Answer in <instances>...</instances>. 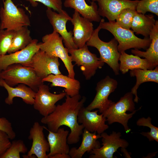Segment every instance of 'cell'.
<instances>
[{"label": "cell", "instance_id": "6da1fadb", "mask_svg": "<svg viewBox=\"0 0 158 158\" xmlns=\"http://www.w3.org/2000/svg\"><path fill=\"white\" fill-rule=\"evenodd\" d=\"M65 102L61 104L56 105L54 111L41 120V122L47 125L48 129L56 132L60 127L64 125L71 129L67 138V143L76 144L80 140L84 127L79 124L78 116L81 108L83 107L86 97L79 94L72 97L66 95Z\"/></svg>", "mask_w": 158, "mask_h": 158}, {"label": "cell", "instance_id": "7a4b0ae2", "mask_svg": "<svg viewBox=\"0 0 158 158\" xmlns=\"http://www.w3.org/2000/svg\"><path fill=\"white\" fill-rule=\"evenodd\" d=\"M99 22L101 29L109 31L117 41L118 50L120 53L131 48L146 50L150 45L151 40L149 37L139 38L132 30L120 26L115 21L106 22L102 18Z\"/></svg>", "mask_w": 158, "mask_h": 158}, {"label": "cell", "instance_id": "3957f363", "mask_svg": "<svg viewBox=\"0 0 158 158\" xmlns=\"http://www.w3.org/2000/svg\"><path fill=\"white\" fill-rule=\"evenodd\" d=\"M0 79L11 87L25 84L36 92L39 86L44 84L42 79L37 75L32 68L20 64L10 65L0 71Z\"/></svg>", "mask_w": 158, "mask_h": 158}, {"label": "cell", "instance_id": "277c9868", "mask_svg": "<svg viewBox=\"0 0 158 158\" xmlns=\"http://www.w3.org/2000/svg\"><path fill=\"white\" fill-rule=\"evenodd\" d=\"M133 100V94L130 92L126 93L116 103L114 102L104 112L103 116L106 118L109 124L118 122L123 126L128 133L131 131L128 123L129 119L138 110H135V104Z\"/></svg>", "mask_w": 158, "mask_h": 158}, {"label": "cell", "instance_id": "5b68a950", "mask_svg": "<svg viewBox=\"0 0 158 158\" xmlns=\"http://www.w3.org/2000/svg\"><path fill=\"white\" fill-rule=\"evenodd\" d=\"M99 25L93 31L92 34L86 43L88 46L96 48L100 54V60L106 63L112 68L115 74H119L118 63L121 53L118 51V42L115 38L108 42H104L99 37L98 33L101 29Z\"/></svg>", "mask_w": 158, "mask_h": 158}, {"label": "cell", "instance_id": "8992f818", "mask_svg": "<svg viewBox=\"0 0 158 158\" xmlns=\"http://www.w3.org/2000/svg\"><path fill=\"white\" fill-rule=\"evenodd\" d=\"M42 40V42L38 43L40 49L49 55L60 58L68 71V76L75 78L74 65L72 64L71 56L68 54V49L63 45L61 37L53 31L51 33L43 36Z\"/></svg>", "mask_w": 158, "mask_h": 158}, {"label": "cell", "instance_id": "52a82bcc", "mask_svg": "<svg viewBox=\"0 0 158 158\" xmlns=\"http://www.w3.org/2000/svg\"><path fill=\"white\" fill-rule=\"evenodd\" d=\"M0 29L16 30L30 25L29 16L22 8H18L12 0H5L0 10Z\"/></svg>", "mask_w": 158, "mask_h": 158}, {"label": "cell", "instance_id": "ba28073f", "mask_svg": "<svg viewBox=\"0 0 158 158\" xmlns=\"http://www.w3.org/2000/svg\"><path fill=\"white\" fill-rule=\"evenodd\" d=\"M86 44L80 48L68 49L72 61L80 66L86 80H90L95 74L98 69L102 68L104 63L101 61L97 55L91 52Z\"/></svg>", "mask_w": 158, "mask_h": 158}, {"label": "cell", "instance_id": "9c48e42d", "mask_svg": "<svg viewBox=\"0 0 158 158\" xmlns=\"http://www.w3.org/2000/svg\"><path fill=\"white\" fill-rule=\"evenodd\" d=\"M118 85L117 81L107 76L99 81L95 88L96 94L92 101L86 108L88 110L97 109L100 113L104 112L114 102L108 99L109 95L114 92Z\"/></svg>", "mask_w": 158, "mask_h": 158}, {"label": "cell", "instance_id": "30bf717a", "mask_svg": "<svg viewBox=\"0 0 158 158\" xmlns=\"http://www.w3.org/2000/svg\"><path fill=\"white\" fill-rule=\"evenodd\" d=\"M59 59L40 49L33 56L29 66L42 79L51 74H61L59 68L60 64Z\"/></svg>", "mask_w": 158, "mask_h": 158}, {"label": "cell", "instance_id": "8fae6325", "mask_svg": "<svg viewBox=\"0 0 158 158\" xmlns=\"http://www.w3.org/2000/svg\"><path fill=\"white\" fill-rule=\"evenodd\" d=\"M100 135L103 146L94 149L90 153L89 158H113L114 153L119 147L127 148L128 142L125 140L121 139V133L113 131L110 135L103 132Z\"/></svg>", "mask_w": 158, "mask_h": 158}, {"label": "cell", "instance_id": "7c38bea8", "mask_svg": "<svg viewBox=\"0 0 158 158\" xmlns=\"http://www.w3.org/2000/svg\"><path fill=\"white\" fill-rule=\"evenodd\" d=\"M66 95L65 92L59 94L52 93L49 91L48 85L42 84L36 92L33 108L43 117L46 116L54 111L56 103Z\"/></svg>", "mask_w": 158, "mask_h": 158}, {"label": "cell", "instance_id": "4fadbf2b", "mask_svg": "<svg viewBox=\"0 0 158 158\" xmlns=\"http://www.w3.org/2000/svg\"><path fill=\"white\" fill-rule=\"evenodd\" d=\"M46 12L53 31L61 35L66 47L68 49H78L73 42V32H68L66 28V23L71 19L66 11L63 10L61 12L57 13L47 7Z\"/></svg>", "mask_w": 158, "mask_h": 158}, {"label": "cell", "instance_id": "5bb4252c", "mask_svg": "<svg viewBox=\"0 0 158 158\" xmlns=\"http://www.w3.org/2000/svg\"><path fill=\"white\" fill-rule=\"evenodd\" d=\"M43 126L39 123L34 122L29 131L28 139L32 140V144L27 155H23L24 158H48L47 153L49 152L50 147L43 132Z\"/></svg>", "mask_w": 158, "mask_h": 158}, {"label": "cell", "instance_id": "9a60e30c", "mask_svg": "<svg viewBox=\"0 0 158 158\" xmlns=\"http://www.w3.org/2000/svg\"><path fill=\"white\" fill-rule=\"evenodd\" d=\"M38 41L36 39H33L28 46L22 50L8 54L0 55V71L15 64L29 66L33 56L40 50Z\"/></svg>", "mask_w": 158, "mask_h": 158}, {"label": "cell", "instance_id": "2e32d148", "mask_svg": "<svg viewBox=\"0 0 158 158\" xmlns=\"http://www.w3.org/2000/svg\"><path fill=\"white\" fill-rule=\"evenodd\" d=\"M139 0H92L97 1L98 11L100 16L106 18L109 21H115L118 16L124 9L136 8Z\"/></svg>", "mask_w": 158, "mask_h": 158}, {"label": "cell", "instance_id": "e0dca14e", "mask_svg": "<svg viewBox=\"0 0 158 158\" xmlns=\"http://www.w3.org/2000/svg\"><path fill=\"white\" fill-rule=\"evenodd\" d=\"M80 15L74 11L70 20L73 25V42L78 48H82L86 44L94 30L92 22Z\"/></svg>", "mask_w": 158, "mask_h": 158}, {"label": "cell", "instance_id": "ac0fdd59", "mask_svg": "<svg viewBox=\"0 0 158 158\" xmlns=\"http://www.w3.org/2000/svg\"><path fill=\"white\" fill-rule=\"evenodd\" d=\"M98 111L97 110L92 111L83 107L79 112L78 121L90 132H96L100 135L109 128V126L105 124L106 118L104 117L102 113L98 114Z\"/></svg>", "mask_w": 158, "mask_h": 158}, {"label": "cell", "instance_id": "d6986e66", "mask_svg": "<svg viewBox=\"0 0 158 158\" xmlns=\"http://www.w3.org/2000/svg\"><path fill=\"white\" fill-rule=\"evenodd\" d=\"M43 126L49 132L47 139L50 150L47 154L48 158L57 154H68L70 149L67 142V138L69 131L65 130L63 128H59L56 132H53Z\"/></svg>", "mask_w": 158, "mask_h": 158}, {"label": "cell", "instance_id": "ffe728a7", "mask_svg": "<svg viewBox=\"0 0 158 158\" xmlns=\"http://www.w3.org/2000/svg\"><path fill=\"white\" fill-rule=\"evenodd\" d=\"M0 86L4 87L8 92V95L5 99V103L11 105L15 97L21 98L26 104L33 105L36 92L30 87L23 84H20L15 87L7 85L4 80L0 79Z\"/></svg>", "mask_w": 158, "mask_h": 158}, {"label": "cell", "instance_id": "44dd1931", "mask_svg": "<svg viewBox=\"0 0 158 158\" xmlns=\"http://www.w3.org/2000/svg\"><path fill=\"white\" fill-rule=\"evenodd\" d=\"M43 82L51 83V87H60L64 88V92L66 95L72 97L79 94L80 88V82L75 78L63 75L61 74L54 75L51 74L42 79Z\"/></svg>", "mask_w": 158, "mask_h": 158}, {"label": "cell", "instance_id": "7402d4cb", "mask_svg": "<svg viewBox=\"0 0 158 158\" xmlns=\"http://www.w3.org/2000/svg\"><path fill=\"white\" fill-rule=\"evenodd\" d=\"M83 138L80 146L70 150L68 154L71 158H81L84 154L90 152L94 149L101 147L100 144L97 140L101 138L100 134L97 135L96 132L91 133L84 128L82 134Z\"/></svg>", "mask_w": 158, "mask_h": 158}, {"label": "cell", "instance_id": "603a6c76", "mask_svg": "<svg viewBox=\"0 0 158 158\" xmlns=\"http://www.w3.org/2000/svg\"><path fill=\"white\" fill-rule=\"evenodd\" d=\"M91 5H88L85 0H65L64 6L73 8L83 17L91 22H99L101 18L98 11V6L94 1H90Z\"/></svg>", "mask_w": 158, "mask_h": 158}, {"label": "cell", "instance_id": "cb8c5ba5", "mask_svg": "<svg viewBox=\"0 0 158 158\" xmlns=\"http://www.w3.org/2000/svg\"><path fill=\"white\" fill-rule=\"evenodd\" d=\"M151 42L145 51L139 49H132L131 52L135 55L146 59L154 68L158 65V20L155 23L149 36Z\"/></svg>", "mask_w": 158, "mask_h": 158}, {"label": "cell", "instance_id": "d4e9b609", "mask_svg": "<svg viewBox=\"0 0 158 158\" xmlns=\"http://www.w3.org/2000/svg\"><path fill=\"white\" fill-rule=\"evenodd\" d=\"M119 59V71L123 74L127 73L129 70L135 69H141L144 70L153 69H154L151 64L145 59L132 54H128L125 51L120 53Z\"/></svg>", "mask_w": 158, "mask_h": 158}, {"label": "cell", "instance_id": "484cf974", "mask_svg": "<svg viewBox=\"0 0 158 158\" xmlns=\"http://www.w3.org/2000/svg\"><path fill=\"white\" fill-rule=\"evenodd\" d=\"M156 20L152 14L145 15L137 12L135 14L131 28L136 34L149 37Z\"/></svg>", "mask_w": 158, "mask_h": 158}, {"label": "cell", "instance_id": "4316f807", "mask_svg": "<svg viewBox=\"0 0 158 158\" xmlns=\"http://www.w3.org/2000/svg\"><path fill=\"white\" fill-rule=\"evenodd\" d=\"M130 73L131 77L136 78V83L130 92L135 95L134 102L138 103L139 98L137 95V90L141 84L147 82L158 83V66L151 70L135 69L130 70Z\"/></svg>", "mask_w": 158, "mask_h": 158}, {"label": "cell", "instance_id": "83f0119b", "mask_svg": "<svg viewBox=\"0 0 158 158\" xmlns=\"http://www.w3.org/2000/svg\"><path fill=\"white\" fill-rule=\"evenodd\" d=\"M32 40L28 26L23 27L15 30L7 53L10 54L24 49Z\"/></svg>", "mask_w": 158, "mask_h": 158}, {"label": "cell", "instance_id": "f1b7e54d", "mask_svg": "<svg viewBox=\"0 0 158 158\" xmlns=\"http://www.w3.org/2000/svg\"><path fill=\"white\" fill-rule=\"evenodd\" d=\"M28 151V149L23 140H14L0 158H20V153L25 154Z\"/></svg>", "mask_w": 158, "mask_h": 158}, {"label": "cell", "instance_id": "f546056e", "mask_svg": "<svg viewBox=\"0 0 158 158\" xmlns=\"http://www.w3.org/2000/svg\"><path fill=\"white\" fill-rule=\"evenodd\" d=\"M136 12L135 9L130 8L124 9L118 16L116 22L120 26L130 29L133 18Z\"/></svg>", "mask_w": 158, "mask_h": 158}, {"label": "cell", "instance_id": "4dcf8cb0", "mask_svg": "<svg viewBox=\"0 0 158 158\" xmlns=\"http://www.w3.org/2000/svg\"><path fill=\"white\" fill-rule=\"evenodd\" d=\"M152 119L148 117L147 118L142 117L137 121V125L139 126H147L150 128V132H142L140 133L142 135L146 137L150 141L155 140L158 142V128L153 126L151 123Z\"/></svg>", "mask_w": 158, "mask_h": 158}, {"label": "cell", "instance_id": "1f68e13d", "mask_svg": "<svg viewBox=\"0 0 158 158\" xmlns=\"http://www.w3.org/2000/svg\"><path fill=\"white\" fill-rule=\"evenodd\" d=\"M136 10L138 13L145 14L149 12L158 16V0H139Z\"/></svg>", "mask_w": 158, "mask_h": 158}, {"label": "cell", "instance_id": "d6a6232c", "mask_svg": "<svg viewBox=\"0 0 158 158\" xmlns=\"http://www.w3.org/2000/svg\"><path fill=\"white\" fill-rule=\"evenodd\" d=\"M15 31L0 29V55L6 54L11 45Z\"/></svg>", "mask_w": 158, "mask_h": 158}, {"label": "cell", "instance_id": "836d02e7", "mask_svg": "<svg viewBox=\"0 0 158 158\" xmlns=\"http://www.w3.org/2000/svg\"><path fill=\"white\" fill-rule=\"evenodd\" d=\"M29 2L33 7H36L39 2L42 4L47 7L50 8L58 13L61 12L62 9V3L61 0H25Z\"/></svg>", "mask_w": 158, "mask_h": 158}, {"label": "cell", "instance_id": "e575fe53", "mask_svg": "<svg viewBox=\"0 0 158 158\" xmlns=\"http://www.w3.org/2000/svg\"><path fill=\"white\" fill-rule=\"evenodd\" d=\"M0 130L5 132L11 140H13L16 137V133L13 130L11 123L5 117H0Z\"/></svg>", "mask_w": 158, "mask_h": 158}, {"label": "cell", "instance_id": "d590c367", "mask_svg": "<svg viewBox=\"0 0 158 158\" xmlns=\"http://www.w3.org/2000/svg\"><path fill=\"white\" fill-rule=\"evenodd\" d=\"M8 135L4 131L0 130V157L10 147L11 142Z\"/></svg>", "mask_w": 158, "mask_h": 158}, {"label": "cell", "instance_id": "8d00e7d4", "mask_svg": "<svg viewBox=\"0 0 158 158\" xmlns=\"http://www.w3.org/2000/svg\"><path fill=\"white\" fill-rule=\"evenodd\" d=\"M68 154H55L51 156L50 158H70Z\"/></svg>", "mask_w": 158, "mask_h": 158}, {"label": "cell", "instance_id": "74e56055", "mask_svg": "<svg viewBox=\"0 0 158 158\" xmlns=\"http://www.w3.org/2000/svg\"><path fill=\"white\" fill-rule=\"evenodd\" d=\"M126 148H121V151L123 153V155L126 158H131L130 154L126 150Z\"/></svg>", "mask_w": 158, "mask_h": 158}, {"label": "cell", "instance_id": "f35d334b", "mask_svg": "<svg viewBox=\"0 0 158 158\" xmlns=\"http://www.w3.org/2000/svg\"></svg>", "mask_w": 158, "mask_h": 158}]
</instances>
